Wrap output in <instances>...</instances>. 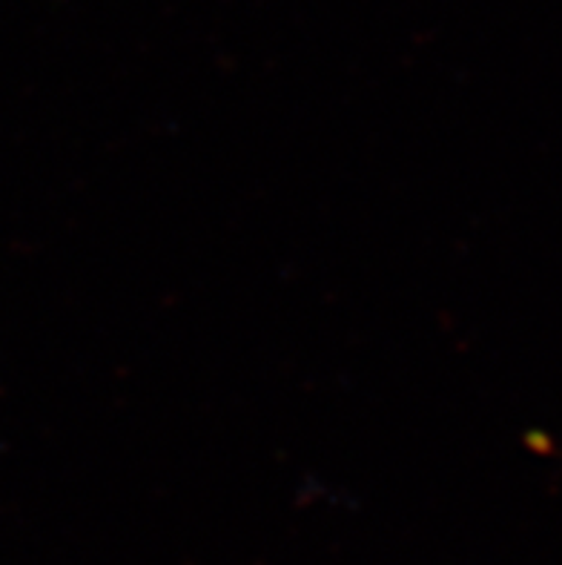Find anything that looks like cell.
Returning a JSON list of instances; mask_svg holds the SVG:
<instances>
[]
</instances>
